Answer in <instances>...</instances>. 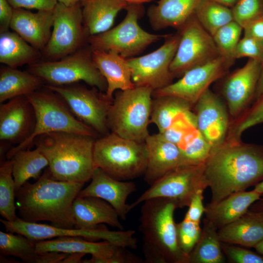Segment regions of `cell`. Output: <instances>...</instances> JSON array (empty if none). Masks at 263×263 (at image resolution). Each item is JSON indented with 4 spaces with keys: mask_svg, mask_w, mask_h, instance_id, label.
<instances>
[{
    "mask_svg": "<svg viewBox=\"0 0 263 263\" xmlns=\"http://www.w3.org/2000/svg\"><path fill=\"white\" fill-rule=\"evenodd\" d=\"M257 251L263 255V239L254 247Z\"/></svg>",
    "mask_w": 263,
    "mask_h": 263,
    "instance_id": "57",
    "label": "cell"
},
{
    "mask_svg": "<svg viewBox=\"0 0 263 263\" xmlns=\"http://www.w3.org/2000/svg\"><path fill=\"white\" fill-rule=\"evenodd\" d=\"M231 9L234 20L244 28L263 15V0H238Z\"/></svg>",
    "mask_w": 263,
    "mask_h": 263,
    "instance_id": "42",
    "label": "cell"
},
{
    "mask_svg": "<svg viewBox=\"0 0 263 263\" xmlns=\"http://www.w3.org/2000/svg\"><path fill=\"white\" fill-rule=\"evenodd\" d=\"M244 35L263 43V15L254 19L244 28Z\"/></svg>",
    "mask_w": 263,
    "mask_h": 263,
    "instance_id": "48",
    "label": "cell"
},
{
    "mask_svg": "<svg viewBox=\"0 0 263 263\" xmlns=\"http://www.w3.org/2000/svg\"><path fill=\"white\" fill-rule=\"evenodd\" d=\"M261 194L254 190L233 193L205 207L206 219L220 228L244 216Z\"/></svg>",
    "mask_w": 263,
    "mask_h": 263,
    "instance_id": "27",
    "label": "cell"
},
{
    "mask_svg": "<svg viewBox=\"0 0 263 263\" xmlns=\"http://www.w3.org/2000/svg\"><path fill=\"white\" fill-rule=\"evenodd\" d=\"M262 62L249 58L244 65L225 80L221 93L230 117L236 120L252 104Z\"/></svg>",
    "mask_w": 263,
    "mask_h": 263,
    "instance_id": "17",
    "label": "cell"
},
{
    "mask_svg": "<svg viewBox=\"0 0 263 263\" xmlns=\"http://www.w3.org/2000/svg\"><path fill=\"white\" fill-rule=\"evenodd\" d=\"M16 188L12 174V162L7 160L0 167V214L2 219L15 221L16 215Z\"/></svg>",
    "mask_w": 263,
    "mask_h": 263,
    "instance_id": "37",
    "label": "cell"
},
{
    "mask_svg": "<svg viewBox=\"0 0 263 263\" xmlns=\"http://www.w3.org/2000/svg\"><path fill=\"white\" fill-rule=\"evenodd\" d=\"M14 8L35 9L38 10H53L57 0H8Z\"/></svg>",
    "mask_w": 263,
    "mask_h": 263,
    "instance_id": "45",
    "label": "cell"
},
{
    "mask_svg": "<svg viewBox=\"0 0 263 263\" xmlns=\"http://www.w3.org/2000/svg\"><path fill=\"white\" fill-rule=\"evenodd\" d=\"M207 186L203 175V163L181 165L166 173L130 205L132 210L139 204L153 198L172 200L178 208L188 207L195 193Z\"/></svg>",
    "mask_w": 263,
    "mask_h": 263,
    "instance_id": "14",
    "label": "cell"
},
{
    "mask_svg": "<svg viewBox=\"0 0 263 263\" xmlns=\"http://www.w3.org/2000/svg\"><path fill=\"white\" fill-rule=\"evenodd\" d=\"M57 1L66 6H71L79 3L80 0H57Z\"/></svg>",
    "mask_w": 263,
    "mask_h": 263,
    "instance_id": "54",
    "label": "cell"
},
{
    "mask_svg": "<svg viewBox=\"0 0 263 263\" xmlns=\"http://www.w3.org/2000/svg\"><path fill=\"white\" fill-rule=\"evenodd\" d=\"M139 229L143 235L142 250L147 263H189L188 255L179 248L174 212L176 203L157 197L144 201Z\"/></svg>",
    "mask_w": 263,
    "mask_h": 263,
    "instance_id": "4",
    "label": "cell"
},
{
    "mask_svg": "<svg viewBox=\"0 0 263 263\" xmlns=\"http://www.w3.org/2000/svg\"><path fill=\"white\" fill-rule=\"evenodd\" d=\"M54 9L33 13L29 9L14 8L10 28L30 45L42 51L51 35Z\"/></svg>",
    "mask_w": 263,
    "mask_h": 263,
    "instance_id": "22",
    "label": "cell"
},
{
    "mask_svg": "<svg viewBox=\"0 0 263 263\" xmlns=\"http://www.w3.org/2000/svg\"><path fill=\"white\" fill-rule=\"evenodd\" d=\"M43 60L41 51L30 45L19 35L9 30L0 33V62L17 68Z\"/></svg>",
    "mask_w": 263,
    "mask_h": 263,
    "instance_id": "29",
    "label": "cell"
},
{
    "mask_svg": "<svg viewBox=\"0 0 263 263\" xmlns=\"http://www.w3.org/2000/svg\"><path fill=\"white\" fill-rule=\"evenodd\" d=\"M153 91L148 87L117 91L107 116L110 131L122 137L144 142L150 134Z\"/></svg>",
    "mask_w": 263,
    "mask_h": 263,
    "instance_id": "6",
    "label": "cell"
},
{
    "mask_svg": "<svg viewBox=\"0 0 263 263\" xmlns=\"http://www.w3.org/2000/svg\"><path fill=\"white\" fill-rule=\"evenodd\" d=\"M217 227L207 219L201 236L189 253V263H222L225 261Z\"/></svg>",
    "mask_w": 263,
    "mask_h": 263,
    "instance_id": "33",
    "label": "cell"
},
{
    "mask_svg": "<svg viewBox=\"0 0 263 263\" xmlns=\"http://www.w3.org/2000/svg\"><path fill=\"white\" fill-rule=\"evenodd\" d=\"M194 15L212 36L220 28L234 20L231 9L211 0H200Z\"/></svg>",
    "mask_w": 263,
    "mask_h": 263,
    "instance_id": "35",
    "label": "cell"
},
{
    "mask_svg": "<svg viewBox=\"0 0 263 263\" xmlns=\"http://www.w3.org/2000/svg\"><path fill=\"white\" fill-rule=\"evenodd\" d=\"M253 190L261 194L263 193V180L255 185Z\"/></svg>",
    "mask_w": 263,
    "mask_h": 263,
    "instance_id": "55",
    "label": "cell"
},
{
    "mask_svg": "<svg viewBox=\"0 0 263 263\" xmlns=\"http://www.w3.org/2000/svg\"><path fill=\"white\" fill-rule=\"evenodd\" d=\"M28 71L48 85L63 86L84 81L105 93L106 79L95 66L89 45L56 60H41L28 65Z\"/></svg>",
    "mask_w": 263,
    "mask_h": 263,
    "instance_id": "8",
    "label": "cell"
},
{
    "mask_svg": "<svg viewBox=\"0 0 263 263\" xmlns=\"http://www.w3.org/2000/svg\"><path fill=\"white\" fill-rule=\"evenodd\" d=\"M13 10L8 0H0V33L10 29Z\"/></svg>",
    "mask_w": 263,
    "mask_h": 263,
    "instance_id": "49",
    "label": "cell"
},
{
    "mask_svg": "<svg viewBox=\"0 0 263 263\" xmlns=\"http://www.w3.org/2000/svg\"><path fill=\"white\" fill-rule=\"evenodd\" d=\"M58 94L79 120L93 129L100 136L110 133L107 123L108 112L113 100L95 87L88 89L75 84L44 85Z\"/></svg>",
    "mask_w": 263,
    "mask_h": 263,
    "instance_id": "12",
    "label": "cell"
},
{
    "mask_svg": "<svg viewBox=\"0 0 263 263\" xmlns=\"http://www.w3.org/2000/svg\"><path fill=\"white\" fill-rule=\"evenodd\" d=\"M227 7H232L238 0H211Z\"/></svg>",
    "mask_w": 263,
    "mask_h": 263,
    "instance_id": "53",
    "label": "cell"
},
{
    "mask_svg": "<svg viewBox=\"0 0 263 263\" xmlns=\"http://www.w3.org/2000/svg\"><path fill=\"white\" fill-rule=\"evenodd\" d=\"M85 255L82 253L68 254L61 263H82V258Z\"/></svg>",
    "mask_w": 263,
    "mask_h": 263,
    "instance_id": "52",
    "label": "cell"
},
{
    "mask_svg": "<svg viewBox=\"0 0 263 263\" xmlns=\"http://www.w3.org/2000/svg\"><path fill=\"white\" fill-rule=\"evenodd\" d=\"M10 160L12 162L16 192L29 179L38 180L42 170L49 164L46 157L37 148L33 150H19Z\"/></svg>",
    "mask_w": 263,
    "mask_h": 263,
    "instance_id": "32",
    "label": "cell"
},
{
    "mask_svg": "<svg viewBox=\"0 0 263 263\" xmlns=\"http://www.w3.org/2000/svg\"><path fill=\"white\" fill-rule=\"evenodd\" d=\"M97 138L81 134L54 132L37 136L32 145L44 154L56 180L85 184L96 168L94 149Z\"/></svg>",
    "mask_w": 263,
    "mask_h": 263,
    "instance_id": "3",
    "label": "cell"
},
{
    "mask_svg": "<svg viewBox=\"0 0 263 263\" xmlns=\"http://www.w3.org/2000/svg\"><path fill=\"white\" fill-rule=\"evenodd\" d=\"M36 242L20 234L0 231V252L28 263H38L39 253L36 251Z\"/></svg>",
    "mask_w": 263,
    "mask_h": 263,
    "instance_id": "36",
    "label": "cell"
},
{
    "mask_svg": "<svg viewBox=\"0 0 263 263\" xmlns=\"http://www.w3.org/2000/svg\"><path fill=\"white\" fill-rule=\"evenodd\" d=\"M75 228L92 230L106 224L119 230L124 226L115 209L106 201L93 196H77L73 205Z\"/></svg>",
    "mask_w": 263,
    "mask_h": 263,
    "instance_id": "24",
    "label": "cell"
},
{
    "mask_svg": "<svg viewBox=\"0 0 263 263\" xmlns=\"http://www.w3.org/2000/svg\"><path fill=\"white\" fill-rule=\"evenodd\" d=\"M119 246L108 241L94 242L80 237H62L37 242L38 253L57 252L66 254H90L92 258L82 260L84 263H102L115 252Z\"/></svg>",
    "mask_w": 263,
    "mask_h": 263,
    "instance_id": "23",
    "label": "cell"
},
{
    "mask_svg": "<svg viewBox=\"0 0 263 263\" xmlns=\"http://www.w3.org/2000/svg\"><path fill=\"white\" fill-rule=\"evenodd\" d=\"M0 222L7 232L24 235L35 242L62 237H80L89 240H103L118 246L128 248L137 247L135 231L119 230L111 231L106 227L98 226L92 230L59 227L53 225L24 221L18 217L15 221L3 219Z\"/></svg>",
    "mask_w": 263,
    "mask_h": 263,
    "instance_id": "11",
    "label": "cell"
},
{
    "mask_svg": "<svg viewBox=\"0 0 263 263\" xmlns=\"http://www.w3.org/2000/svg\"><path fill=\"white\" fill-rule=\"evenodd\" d=\"M90 184L81 189L78 196H93L101 198L109 203L117 211L120 219H127L131 210L127 200L136 190L134 183L116 179L99 168H96Z\"/></svg>",
    "mask_w": 263,
    "mask_h": 263,
    "instance_id": "20",
    "label": "cell"
},
{
    "mask_svg": "<svg viewBox=\"0 0 263 263\" xmlns=\"http://www.w3.org/2000/svg\"><path fill=\"white\" fill-rule=\"evenodd\" d=\"M84 184L55 179L47 168L34 183L26 182L16 192L19 218L48 221L56 226L75 228L73 202Z\"/></svg>",
    "mask_w": 263,
    "mask_h": 263,
    "instance_id": "2",
    "label": "cell"
},
{
    "mask_svg": "<svg viewBox=\"0 0 263 263\" xmlns=\"http://www.w3.org/2000/svg\"><path fill=\"white\" fill-rule=\"evenodd\" d=\"M263 96V62H262V66L260 75V77H259V81L258 82L256 92L255 93V95H254L253 103H254V102L258 100Z\"/></svg>",
    "mask_w": 263,
    "mask_h": 263,
    "instance_id": "51",
    "label": "cell"
},
{
    "mask_svg": "<svg viewBox=\"0 0 263 263\" xmlns=\"http://www.w3.org/2000/svg\"><path fill=\"white\" fill-rule=\"evenodd\" d=\"M128 3L143 4L146 2H149L153 0H122Z\"/></svg>",
    "mask_w": 263,
    "mask_h": 263,
    "instance_id": "56",
    "label": "cell"
},
{
    "mask_svg": "<svg viewBox=\"0 0 263 263\" xmlns=\"http://www.w3.org/2000/svg\"><path fill=\"white\" fill-rule=\"evenodd\" d=\"M263 123V96L252 104L242 115L231 122L226 139L241 141L246 130Z\"/></svg>",
    "mask_w": 263,
    "mask_h": 263,
    "instance_id": "40",
    "label": "cell"
},
{
    "mask_svg": "<svg viewBox=\"0 0 263 263\" xmlns=\"http://www.w3.org/2000/svg\"><path fill=\"white\" fill-rule=\"evenodd\" d=\"M128 248L119 246L110 258L102 263H143V260L139 256L128 250Z\"/></svg>",
    "mask_w": 263,
    "mask_h": 263,
    "instance_id": "47",
    "label": "cell"
},
{
    "mask_svg": "<svg viewBox=\"0 0 263 263\" xmlns=\"http://www.w3.org/2000/svg\"><path fill=\"white\" fill-rule=\"evenodd\" d=\"M221 244L222 250L233 263H263V257L251 250L224 242Z\"/></svg>",
    "mask_w": 263,
    "mask_h": 263,
    "instance_id": "44",
    "label": "cell"
},
{
    "mask_svg": "<svg viewBox=\"0 0 263 263\" xmlns=\"http://www.w3.org/2000/svg\"><path fill=\"white\" fill-rule=\"evenodd\" d=\"M147 155L144 180L149 185L185 162L179 146L166 139L160 133L149 134L145 140Z\"/></svg>",
    "mask_w": 263,
    "mask_h": 263,
    "instance_id": "21",
    "label": "cell"
},
{
    "mask_svg": "<svg viewBox=\"0 0 263 263\" xmlns=\"http://www.w3.org/2000/svg\"><path fill=\"white\" fill-rule=\"evenodd\" d=\"M180 39L170 66L174 77L221 56L212 36L194 14L179 29Z\"/></svg>",
    "mask_w": 263,
    "mask_h": 263,
    "instance_id": "13",
    "label": "cell"
},
{
    "mask_svg": "<svg viewBox=\"0 0 263 263\" xmlns=\"http://www.w3.org/2000/svg\"><path fill=\"white\" fill-rule=\"evenodd\" d=\"M243 30V28L233 20L215 33L212 37L221 56L235 61V51Z\"/></svg>",
    "mask_w": 263,
    "mask_h": 263,
    "instance_id": "39",
    "label": "cell"
},
{
    "mask_svg": "<svg viewBox=\"0 0 263 263\" xmlns=\"http://www.w3.org/2000/svg\"><path fill=\"white\" fill-rule=\"evenodd\" d=\"M204 190H199L192 197L184 218L200 222L201 217L205 211V207L203 203Z\"/></svg>",
    "mask_w": 263,
    "mask_h": 263,
    "instance_id": "46",
    "label": "cell"
},
{
    "mask_svg": "<svg viewBox=\"0 0 263 263\" xmlns=\"http://www.w3.org/2000/svg\"><path fill=\"white\" fill-rule=\"evenodd\" d=\"M180 148L185 164H203L208 156L211 147L196 128L192 129L185 137Z\"/></svg>",
    "mask_w": 263,
    "mask_h": 263,
    "instance_id": "38",
    "label": "cell"
},
{
    "mask_svg": "<svg viewBox=\"0 0 263 263\" xmlns=\"http://www.w3.org/2000/svg\"><path fill=\"white\" fill-rule=\"evenodd\" d=\"M235 59L248 57L263 62V43L252 38L244 36L236 46Z\"/></svg>",
    "mask_w": 263,
    "mask_h": 263,
    "instance_id": "43",
    "label": "cell"
},
{
    "mask_svg": "<svg viewBox=\"0 0 263 263\" xmlns=\"http://www.w3.org/2000/svg\"><path fill=\"white\" fill-rule=\"evenodd\" d=\"M164 43L146 55L127 58L135 87H148L154 90L172 83L174 78L170 70L180 39L178 32L167 35Z\"/></svg>",
    "mask_w": 263,
    "mask_h": 263,
    "instance_id": "15",
    "label": "cell"
},
{
    "mask_svg": "<svg viewBox=\"0 0 263 263\" xmlns=\"http://www.w3.org/2000/svg\"><path fill=\"white\" fill-rule=\"evenodd\" d=\"M193 107L188 102L175 96L153 97L150 123L155 124L159 132L162 133L179 115L191 111Z\"/></svg>",
    "mask_w": 263,
    "mask_h": 263,
    "instance_id": "34",
    "label": "cell"
},
{
    "mask_svg": "<svg viewBox=\"0 0 263 263\" xmlns=\"http://www.w3.org/2000/svg\"><path fill=\"white\" fill-rule=\"evenodd\" d=\"M36 123L33 107L26 95L0 105V140L18 145L32 133Z\"/></svg>",
    "mask_w": 263,
    "mask_h": 263,
    "instance_id": "19",
    "label": "cell"
},
{
    "mask_svg": "<svg viewBox=\"0 0 263 263\" xmlns=\"http://www.w3.org/2000/svg\"><path fill=\"white\" fill-rule=\"evenodd\" d=\"M125 10L124 19L116 26L90 36L88 44L92 50L113 52L127 59L166 36L150 33L140 26L138 20L144 12L142 4L129 3Z\"/></svg>",
    "mask_w": 263,
    "mask_h": 263,
    "instance_id": "9",
    "label": "cell"
},
{
    "mask_svg": "<svg viewBox=\"0 0 263 263\" xmlns=\"http://www.w3.org/2000/svg\"><path fill=\"white\" fill-rule=\"evenodd\" d=\"M221 242L254 247L263 239V221L245 214L220 228Z\"/></svg>",
    "mask_w": 263,
    "mask_h": 263,
    "instance_id": "31",
    "label": "cell"
},
{
    "mask_svg": "<svg viewBox=\"0 0 263 263\" xmlns=\"http://www.w3.org/2000/svg\"><path fill=\"white\" fill-rule=\"evenodd\" d=\"M94 64L107 83L105 94L111 100L116 91L127 90L135 87L127 59L110 51L92 50Z\"/></svg>",
    "mask_w": 263,
    "mask_h": 263,
    "instance_id": "25",
    "label": "cell"
},
{
    "mask_svg": "<svg viewBox=\"0 0 263 263\" xmlns=\"http://www.w3.org/2000/svg\"><path fill=\"white\" fill-rule=\"evenodd\" d=\"M44 83L40 77L28 71L2 66L0 69V103L30 94L41 89Z\"/></svg>",
    "mask_w": 263,
    "mask_h": 263,
    "instance_id": "30",
    "label": "cell"
},
{
    "mask_svg": "<svg viewBox=\"0 0 263 263\" xmlns=\"http://www.w3.org/2000/svg\"><path fill=\"white\" fill-rule=\"evenodd\" d=\"M233 63V61L220 56L207 63L189 69L177 81L154 90L152 97L175 96L193 106L212 83L225 75Z\"/></svg>",
    "mask_w": 263,
    "mask_h": 263,
    "instance_id": "16",
    "label": "cell"
},
{
    "mask_svg": "<svg viewBox=\"0 0 263 263\" xmlns=\"http://www.w3.org/2000/svg\"><path fill=\"white\" fill-rule=\"evenodd\" d=\"M193 108L196 129L211 148L224 143L231 121L223 99L208 89L199 98Z\"/></svg>",
    "mask_w": 263,
    "mask_h": 263,
    "instance_id": "18",
    "label": "cell"
},
{
    "mask_svg": "<svg viewBox=\"0 0 263 263\" xmlns=\"http://www.w3.org/2000/svg\"><path fill=\"white\" fill-rule=\"evenodd\" d=\"M203 175L211 191L210 204L245 190L263 180V146L225 140L212 149Z\"/></svg>",
    "mask_w": 263,
    "mask_h": 263,
    "instance_id": "1",
    "label": "cell"
},
{
    "mask_svg": "<svg viewBox=\"0 0 263 263\" xmlns=\"http://www.w3.org/2000/svg\"><path fill=\"white\" fill-rule=\"evenodd\" d=\"M176 227L178 245L184 253L189 255L201 236L200 222L184 218L176 224Z\"/></svg>",
    "mask_w": 263,
    "mask_h": 263,
    "instance_id": "41",
    "label": "cell"
},
{
    "mask_svg": "<svg viewBox=\"0 0 263 263\" xmlns=\"http://www.w3.org/2000/svg\"><path fill=\"white\" fill-rule=\"evenodd\" d=\"M94 156L96 168L121 181L144 175L147 167L145 142L127 139L112 132L96 139Z\"/></svg>",
    "mask_w": 263,
    "mask_h": 263,
    "instance_id": "7",
    "label": "cell"
},
{
    "mask_svg": "<svg viewBox=\"0 0 263 263\" xmlns=\"http://www.w3.org/2000/svg\"><path fill=\"white\" fill-rule=\"evenodd\" d=\"M250 207L245 214L263 221V193Z\"/></svg>",
    "mask_w": 263,
    "mask_h": 263,
    "instance_id": "50",
    "label": "cell"
},
{
    "mask_svg": "<svg viewBox=\"0 0 263 263\" xmlns=\"http://www.w3.org/2000/svg\"><path fill=\"white\" fill-rule=\"evenodd\" d=\"M26 95L31 102L35 114L36 123L31 134L24 141L11 148L7 152L11 159L19 150H27L38 136L54 132H67L88 135L97 138L99 135L93 129L77 119L63 98L57 93L43 86Z\"/></svg>",
    "mask_w": 263,
    "mask_h": 263,
    "instance_id": "5",
    "label": "cell"
},
{
    "mask_svg": "<svg viewBox=\"0 0 263 263\" xmlns=\"http://www.w3.org/2000/svg\"><path fill=\"white\" fill-rule=\"evenodd\" d=\"M52 28L49 40L41 51L44 60L61 59L88 44L90 35L83 23L80 3L66 6L58 2Z\"/></svg>",
    "mask_w": 263,
    "mask_h": 263,
    "instance_id": "10",
    "label": "cell"
},
{
    "mask_svg": "<svg viewBox=\"0 0 263 263\" xmlns=\"http://www.w3.org/2000/svg\"><path fill=\"white\" fill-rule=\"evenodd\" d=\"M84 25L90 36L111 29L118 13L129 3L122 0H80Z\"/></svg>",
    "mask_w": 263,
    "mask_h": 263,
    "instance_id": "28",
    "label": "cell"
},
{
    "mask_svg": "<svg viewBox=\"0 0 263 263\" xmlns=\"http://www.w3.org/2000/svg\"><path fill=\"white\" fill-rule=\"evenodd\" d=\"M200 0H159L147 14L151 27L159 31L168 27L179 29L194 13Z\"/></svg>",
    "mask_w": 263,
    "mask_h": 263,
    "instance_id": "26",
    "label": "cell"
}]
</instances>
